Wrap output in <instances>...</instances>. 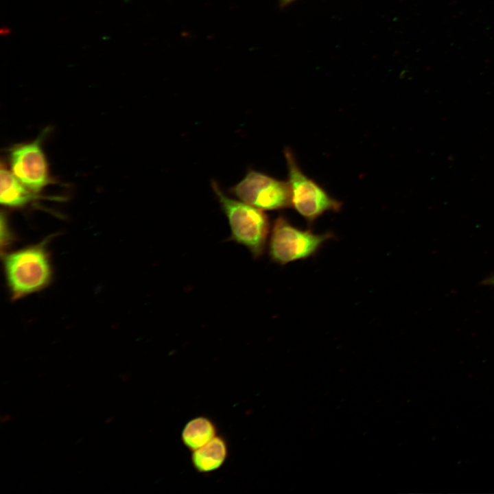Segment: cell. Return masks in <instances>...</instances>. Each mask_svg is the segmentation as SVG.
Listing matches in <instances>:
<instances>
[{
	"instance_id": "obj_1",
	"label": "cell",
	"mask_w": 494,
	"mask_h": 494,
	"mask_svg": "<svg viewBox=\"0 0 494 494\" xmlns=\"http://www.w3.org/2000/svg\"><path fill=\"white\" fill-rule=\"evenodd\" d=\"M50 238L2 254L5 278L12 301L41 291L50 285L53 279L47 249Z\"/></svg>"
},
{
	"instance_id": "obj_2",
	"label": "cell",
	"mask_w": 494,
	"mask_h": 494,
	"mask_svg": "<svg viewBox=\"0 0 494 494\" xmlns=\"http://www.w3.org/2000/svg\"><path fill=\"white\" fill-rule=\"evenodd\" d=\"M211 186L227 217L230 239L247 248L254 258L261 257L270 233L267 215L261 209L229 197L216 180H212Z\"/></svg>"
},
{
	"instance_id": "obj_3",
	"label": "cell",
	"mask_w": 494,
	"mask_h": 494,
	"mask_svg": "<svg viewBox=\"0 0 494 494\" xmlns=\"http://www.w3.org/2000/svg\"><path fill=\"white\" fill-rule=\"evenodd\" d=\"M332 237L330 233L316 234L310 230L298 228L285 217L279 216L271 228L269 256L273 262L280 265L307 259Z\"/></svg>"
},
{
	"instance_id": "obj_4",
	"label": "cell",
	"mask_w": 494,
	"mask_h": 494,
	"mask_svg": "<svg viewBox=\"0 0 494 494\" xmlns=\"http://www.w3.org/2000/svg\"><path fill=\"white\" fill-rule=\"evenodd\" d=\"M284 155L288 169L292 207L309 222L325 212L340 209L339 201L303 173L290 149L285 148Z\"/></svg>"
},
{
	"instance_id": "obj_5",
	"label": "cell",
	"mask_w": 494,
	"mask_h": 494,
	"mask_svg": "<svg viewBox=\"0 0 494 494\" xmlns=\"http://www.w3.org/2000/svg\"><path fill=\"white\" fill-rule=\"evenodd\" d=\"M239 200L263 211L280 210L291 207L288 182L249 169L244 177L229 189Z\"/></svg>"
},
{
	"instance_id": "obj_6",
	"label": "cell",
	"mask_w": 494,
	"mask_h": 494,
	"mask_svg": "<svg viewBox=\"0 0 494 494\" xmlns=\"http://www.w3.org/2000/svg\"><path fill=\"white\" fill-rule=\"evenodd\" d=\"M43 137L15 145L9 152L11 172L36 193L51 182L49 165L41 144Z\"/></svg>"
},
{
	"instance_id": "obj_7",
	"label": "cell",
	"mask_w": 494,
	"mask_h": 494,
	"mask_svg": "<svg viewBox=\"0 0 494 494\" xmlns=\"http://www.w3.org/2000/svg\"><path fill=\"white\" fill-rule=\"evenodd\" d=\"M38 197V193L25 186L6 166L0 169V202L5 207L20 209Z\"/></svg>"
},
{
	"instance_id": "obj_8",
	"label": "cell",
	"mask_w": 494,
	"mask_h": 494,
	"mask_svg": "<svg viewBox=\"0 0 494 494\" xmlns=\"http://www.w3.org/2000/svg\"><path fill=\"white\" fill-rule=\"evenodd\" d=\"M228 453V445L224 438L216 436L204 446L192 451L191 463L198 472L210 473L224 464Z\"/></svg>"
},
{
	"instance_id": "obj_9",
	"label": "cell",
	"mask_w": 494,
	"mask_h": 494,
	"mask_svg": "<svg viewBox=\"0 0 494 494\" xmlns=\"http://www.w3.org/2000/svg\"><path fill=\"white\" fill-rule=\"evenodd\" d=\"M217 436L213 421L204 416L190 419L183 427L181 440L183 445L193 451L200 448Z\"/></svg>"
},
{
	"instance_id": "obj_10",
	"label": "cell",
	"mask_w": 494,
	"mask_h": 494,
	"mask_svg": "<svg viewBox=\"0 0 494 494\" xmlns=\"http://www.w3.org/2000/svg\"><path fill=\"white\" fill-rule=\"evenodd\" d=\"M13 235L10 226L8 219L5 213H1V255L6 252L14 241Z\"/></svg>"
},
{
	"instance_id": "obj_11",
	"label": "cell",
	"mask_w": 494,
	"mask_h": 494,
	"mask_svg": "<svg viewBox=\"0 0 494 494\" xmlns=\"http://www.w3.org/2000/svg\"><path fill=\"white\" fill-rule=\"evenodd\" d=\"M294 1H295V0H280L281 5H282V6L287 5V4L292 3Z\"/></svg>"
},
{
	"instance_id": "obj_12",
	"label": "cell",
	"mask_w": 494,
	"mask_h": 494,
	"mask_svg": "<svg viewBox=\"0 0 494 494\" xmlns=\"http://www.w3.org/2000/svg\"><path fill=\"white\" fill-rule=\"evenodd\" d=\"M486 281L488 282V283H490V284H491V285H494V277L491 278V279L486 280Z\"/></svg>"
}]
</instances>
